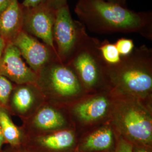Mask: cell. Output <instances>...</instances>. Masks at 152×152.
<instances>
[{
	"mask_svg": "<svg viewBox=\"0 0 152 152\" xmlns=\"http://www.w3.org/2000/svg\"><path fill=\"white\" fill-rule=\"evenodd\" d=\"M75 12L91 32L136 33L152 40L151 11H135L102 0H77Z\"/></svg>",
	"mask_w": 152,
	"mask_h": 152,
	"instance_id": "1",
	"label": "cell"
},
{
	"mask_svg": "<svg viewBox=\"0 0 152 152\" xmlns=\"http://www.w3.org/2000/svg\"><path fill=\"white\" fill-rule=\"evenodd\" d=\"M108 77L116 95L152 102V49L145 45L135 48L118 64L108 65Z\"/></svg>",
	"mask_w": 152,
	"mask_h": 152,
	"instance_id": "2",
	"label": "cell"
},
{
	"mask_svg": "<svg viewBox=\"0 0 152 152\" xmlns=\"http://www.w3.org/2000/svg\"><path fill=\"white\" fill-rule=\"evenodd\" d=\"M109 122L116 133L132 145H152V102L117 96Z\"/></svg>",
	"mask_w": 152,
	"mask_h": 152,
	"instance_id": "3",
	"label": "cell"
},
{
	"mask_svg": "<svg viewBox=\"0 0 152 152\" xmlns=\"http://www.w3.org/2000/svg\"><path fill=\"white\" fill-rule=\"evenodd\" d=\"M100 41L88 36L66 63L74 72L87 94L110 88L108 65L99 49Z\"/></svg>",
	"mask_w": 152,
	"mask_h": 152,
	"instance_id": "4",
	"label": "cell"
},
{
	"mask_svg": "<svg viewBox=\"0 0 152 152\" xmlns=\"http://www.w3.org/2000/svg\"><path fill=\"white\" fill-rule=\"evenodd\" d=\"M37 85L46 100L68 107L87 95L71 68L56 59L38 74Z\"/></svg>",
	"mask_w": 152,
	"mask_h": 152,
	"instance_id": "5",
	"label": "cell"
},
{
	"mask_svg": "<svg viewBox=\"0 0 152 152\" xmlns=\"http://www.w3.org/2000/svg\"><path fill=\"white\" fill-rule=\"evenodd\" d=\"M117 98L110 88L87 94L68 107L75 128L91 129L109 122Z\"/></svg>",
	"mask_w": 152,
	"mask_h": 152,
	"instance_id": "6",
	"label": "cell"
},
{
	"mask_svg": "<svg viewBox=\"0 0 152 152\" xmlns=\"http://www.w3.org/2000/svg\"><path fill=\"white\" fill-rule=\"evenodd\" d=\"M88 36L85 26L73 19L68 5L56 10L53 39L58 59L66 64Z\"/></svg>",
	"mask_w": 152,
	"mask_h": 152,
	"instance_id": "7",
	"label": "cell"
},
{
	"mask_svg": "<svg viewBox=\"0 0 152 152\" xmlns=\"http://www.w3.org/2000/svg\"><path fill=\"white\" fill-rule=\"evenodd\" d=\"M22 122L20 126L25 135L75 128L67 107L46 100L31 116Z\"/></svg>",
	"mask_w": 152,
	"mask_h": 152,
	"instance_id": "8",
	"label": "cell"
},
{
	"mask_svg": "<svg viewBox=\"0 0 152 152\" xmlns=\"http://www.w3.org/2000/svg\"><path fill=\"white\" fill-rule=\"evenodd\" d=\"M55 14L56 10L47 4L24 8L23 31L40 39L56 51L53 39Z\"/></svg>",
	"mask_w": 152,
	"mask_h": 152,
	"instance_id": "9",
	"label": "cell"
},
{
	"mask_svg": "<svg viewBox=\"0 0 152 152\" xmlns=\"http://www.w3.org/2000/svg\"><path fill=\"white\" fill-rule=\"evenodd\" d=\"M11 43L19 50L23 59L37 75L45 66L59 59L55 50L24 31Z\"/></svg>",
	"mask_w": 152,
	"mask_h": 152,
	"instance_id": "10",
	"label": "cell"
},
{
	"mask_svg": "<svg viewBox=\"0 0 152 152\" xmlns=\"http://www.w3.org/2000/svg\"><path fill=\"white\" fill-rule=\"evenodd\" d=\"M45 101L37 83L14 84L7 110L11 115L19 117L22 121L31 116Z\"/></svg>",
	"mask_w": 152,
	"mask_h": 152,
	"instance_id": "11",
	"label": "cell"
},
{
	"mask_svg": "<svg viewBox=\"0 0 152 152\" xmlns=\"http://www.w3.org/2000/svg\"><path fill=\"white\" fill-rule=\"evenodd\" d=\"M75 128L37 135H25L22 147L28 152H62L76 142Z\"/></svg>",
	"mask_w": 152,
	"mask_h": 152,
	"instance_id": "12",
	"label": "cell"
},
{
	"mask_svg": "<svg viewBox=\"0 0 152 152\" xmlns=\"http://www.w3.org/2000/svg\"><path fill=\"white\" fill-rule=\"evenodd\" d=\"M0 75L13 83H37V75L27 64L19 50L12 43H7L0 60Z\"/></svg>",
	"mask_w": 152,
	"mask_h": 152,
	"instance_id": "13",
	"label": "cell"
},
{
	"mask_svg": "<svg viewBox=\"0 0 152 152\" xmlns=\"http://www.w3.org/2000/svg\"><path fill=\"white\" fill-rule=\"evenodd\" d=\"M24 8L18 0L10 4L0 13V37L11 43L23 31Z\"/></svg>",
	"mask_w": 152,
	"mask_h": 152,
	"instance_id": "14",
	"label": "cell"
},
{
	"mask_svg": "<svg viewBox=\"0 0 152 152\" xmlns=\"http://www.w3.org/2000/svg\"><path fill=\"white\" fill-rule=\"evenodd\" d=\"M81 144L82 151L86 152L108 151L113 145L116 132L110 122L91 128Z\"/></svg>",
	"mask_w": 152,
	"mask_h": 152,
	"instance_id": "15",
	"label": "cell"
},
{
	"mask_svg": "<svg viewBox=\"0 0 152 152\" xmlns=\"http://www.w3.org/2000/svg\"><path fill=\"white\" fill-rule=\"evenodd\" d=\"M0 127L5 144L11 147H22L25 134L21 126L15 125L7 109L0 108Z\"/></svg>",
	"mask_w": 152,
	"mask_h": 152,
	"instance_id": "16",
	"label": "cell"
},
{
	"mask_svg": "<svg viewBox=\"0 0 152 152\" xmlns=\"http://www.w3.org/2000/svg\"><path fill=\"white\" fill-rule=\"evenodd\" d=\"M99 49L103 59L107 64L115 65L120 63L121 56L114 44L104 39L100 42Z\"/></svg>",
	"mask_w": 152,
	"mask_h": 152,
	"instance_id": "17",
	"label": "cell"
},
{
	"mask_svg": "<svg viewBox=\"0 0 152 152\" xmlns=\"http://www.w3.org/2000/svg\"><path fill=\"white\" fill-rule=\"evenodd\" d=\"M14 83L0 75V108L7 109V104Z\"/></svg>",
	"mask_w": 152,
	"mask_h": 152,
	"instance_id": "18",
	"label": "cell"
},
{
	"mask_svg": "<svg viewBox=\"0 0 152 152\" xmlns=\"http://www.w3.org/2000/svg\"><path fill=\"white\" fill-rule=\"evenodd\" d=\"M114 45L121 57L130 54L135 48L133 40L129 38H119Z\"/></svg>",
	"mask_w": 152,
	"mask_h": 152,
	"instance_id": "19",
	"label": "cell"
},
{
	"mask_svg": "<svg viewBox=\"0 0 152 152\" xmlns=\"http://www.w3.org/2000/svg\"><path fill=\"white\" fill-rule=\"evenodd\" d=\"M133 145L122 137L119 136L114 152H133Z\"/></svg>",
	"mask_w": 152,
	"mask_h": 152,
	"instance_id": "20",
	"label": "cell"
},
{
	"mask_svg": "<svg viewBox=\"0 0 152 152\" xmlns=\"http://www.w3.org/2000/svg\"><path fill=\"white\" fill-rule=\"evenodd\" d=\"M48 0H24L21 4L24 8H30L47 4Z\"/></svg>",
	"mask_w": 152,
	"mask_h": 152,
	"instance_id": "21",
	"label": "cell"
},
{
	"mask_svg": "<svg viewBox=\"0 0 152 152\" xmlns=\"http://www.w3.org/2000/svg\"><path fill=\"white\" fill-rule=\"evenodd\" d=\"M47 4L55 10L68 5L67 0H48Z\"/></svg>",
	"mask_w": 152,
	"mask_h": 152,
	"instance_id": "22",
	"label": "cell"
},
{
	"mask_svg": "<svg viewBox=\"0 0 152 152\" xmlns=\"http://www.w3.org/2000/svg\"><path fill=\"white\" fill-rule=\"evenodd\" d=\"M0 152H28L22 147H11L10 146H7L4 149H2Z\"/></svg>",
	"mask_w": 152,
	"mask_h": 152,
	"instance_id": "23",
	"label": "cell"
},
{
	"mask_svg": "<svg viewBox=\"0 0 152 152\" xmlns=\"http://www.w3.org/2000/svg\"><path fill=\"white\" fill-rule=\"evenodd\" d=\"M105 2H108L110 3H113V4H118L120 5L123 6L125 7H127V0H102Z\"/></svg>",
	"mask_w": 152,
	"mask_h": 152,
	"instance_id": "24",
	"label": "cell"
},
{
	"mask_svg": "<svg viewBox=\"0 0 152 152\" xmlns=\"http://www.w3.org/2000/svg\"><path fill=\"white\" fill-rule=\"evenodd\" d=\"M6 45H7V42L3 38L0 37V60L2 56V55L4 54Z\"/></svg>",
	"mask_w": 152,
	"mask_h": 152,
	"instance_id": "25",
	"label": "cell"
},
{
	"mask_svg": "<svg viewBox=\"0 0 152 152\" xmlns=\"http://www.w3.org/2000/svg\"><path fill=\"white\" fill-rule=\"evenodd\" d=\"M11 1L12 0H0V13L9 6Z\"/></svg>",
	"mask_w": 152,
	"mask_h": 152,
	"instance_id": "26",
	"label": "cell"
},
{
	"mask_svg": "<svg viewBox=\"0 0 152 152\" xmlns=\"http://www.w3.org/2000/svg\"><path fill=\"white\" fill-rule=\"evenodd\" d=\"M147 147H141L133 145V152H150L145 149Z\"/></svg>",
	"mask_w": 152,
	"mask_h": 152,
	"instance_id": "27",
	"label": "cell"
},
{
	"mask_svg": "<svg viewBox=\"0 0 152 152\" xmlns=\"http://www.w3.org/2000/svg\"><path fill=\"white\" fill-rule=\"evenodd\" d=\"M4 144H5V141H4V136L2 135V131H1V127H0V152L2 149V146Z\"/></svg>",
	"mask_w": 152,
	"mask_h": 152,
	"instance_id": "28",
	"label": "cell"
}]
</instances>
